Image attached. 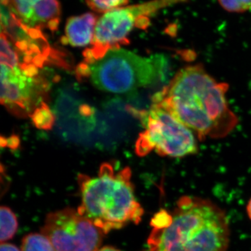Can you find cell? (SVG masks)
Here are the masks:
<instances>
[{
  "instance_id": "obj_11",
  "label": "cell",
  "mask_w": 251,
  "mask_h": 251,
  "mask_svg": "<svg viewBox=\"0 0 251 251\" xmlns=\"http://www.w3.org/2000/svg\"><path fill=\"white\" fill-rule=\"evenodd\" d=\"M1 231L0 240L1 243L12 239L18 230V220L13 211L8 206H1Z\"/></svg>"
},
{
  "instance_id": "obj_15",
  "label": "cell",
  "mask_w": 251,
  "mask_h": 251,
  "mask_svg": "<svg viewBox=\"0 0 251 251\" xmlns=\"http://www.w3.org/2000/svg\"><path fill=\"white\" fill-rule=\"evenodd\" d=\"M85 1L92 11L103 14L126 6L129 0H85Z\"/></svg>"
},
{
  "instance_id": "obj_9",
  "label": "cell",
  "mask_w": 251,
  "mask_h": 251,
  "mask_svg": "<svg viewBox=\"0 0 251 251\" xmlns=\"http://www.w3.org/2000/svg\"><path fill=\"white\" fill-rule=\"evenodd\" d=\"M1 2L28 27L51 31L57 30L59 27V0H1Z\"/></svg>"
},
{
  "instance_id": "obj_3",
  "label": "cell",
  "mask_w": 251,
  "mask_h": 251,
  "mask_svg": "<svg viewBox=\"0 0 251 251\" xmlns=\"http://www.w3.org/2000/svg\"><path fill=\"white\" fill-rule=\"evenodd\" d=\"M130 179L129 168L115 172L108 163L101 165L95 177L79 175L82 198L77 209L79 214L105 234L112 229H121L130 222L139 224L144 209L135 199Z\"/></svg>"
},
{
  "instance_id": "obj_7",
  "label": "cell",
  "mask_w": 251,
  "mask_h": 251,
  "mask_svg": "<svg viewBox=\"0 0 251 251\" xmlns=\"http://www.w3.org/2000/svg\"><path fill=\"white\" fill-rule=\"evenodd\" d=\"M41 230L55 251H97L105 234L72 208L49 213Z\"/></svg>"
},
{
  "instance_id": "obj_21",
  "label": "cell",
  "mask_w": 251,
  "mask_h": 251,
  "mask_svg": "<svg viewBox=\"0 0 251 251\" xmlns=\"http://www.w3.org/2000/svg\"><path fill=\"white\" fill-rule=\"evenodd\" d=\"M247 215L249 216V219L251 221V198L249 200V202H248L247 206Z\"/></svg>"
},
{
  "instance_id": "obj_14",
  "label": "cell",
  "mask_w": 251,
  "mask_h": 251,
  "mask_svg": "<svg viewBox=\"0 0 251 251\" xmlns=\"http://www.w3.org/2000/svg\"><path fill=\"white\" fill-rule=\"evenodd\" d=\"M30 117L36 128L40 129H50L54 123L53 114L45 102H43L31 114Z\"/></svg>"
},
{
  "instance_id": "obj_5",
  "label": "cell",
  "mask_w": 251,
  "mask_h": 251,
  "mask_svg": "<svg viewBox=\"0 0 251 251\" xmlns=\"http://www.w3.org/2000/svg\"><path fill=\"white\" fill-rule=\"evenodd\" d=\"M139 117L145 130L140 133L135 145V152L140 156L155 150L161 156L181 158L198 151L194 133L180 122L161 103H152L150 110L129 108Z\"/></svg>"
},
{
  "instance_id": "obj_12",
  "label": "cell",
  "mask_w": 251,
  "mask_h": 251,
  "mask_svg": "<svg viewBox=\"0 0 251 251\" xmlns=\"http://www.w3.org/2000/svg\"><path fill=\"white\" fill-rule=\"evenodd\" d=\"M21 251H55L49 238L41 233H31L22 240Z\"/></svg>"
},
{
  "instance_id": "obj_8",
  "label": "cell",
  "mask_w": 251,
  "mask_h": 251,
  "mask_svg": "<svg viewBox=\"0 0 251 251\" xmlns=\"http://www.w3.org/2000/svg\"><path fill=\"white\" fill-rule=\"evenodd\" d=\"M49 90L44 77L30 76L19 66L9 68L1 64V103L16 116H31L44 102Z\"/></svg>"
},
{
  "instance_id": "obj_13",
  "label": "cell",
  "mask_w": 251,
  "mask_h": 251,
  "mask_svg": "<svg viewBox=\"0 0 251 251\" xmlns=\"http://www.w3.org/2000/svg\"><path fill=\"white\" fill-rule=\"evenodd\" d=\"M19 55L14 44L7 35L1 31V64L14 68L19 65Z\"/></svg>"
},
{
  "instance_id": "obj_1",
  "label": "cell",
  "mask_w": 251,
  "mask_h": 251,
  "mask_svg": "<svg viewBox=\"0 0 251 251\" xmlns=\"http://www.w3.org/2000/svg\"><path fill=\"white\" fill-rule=\"evenodd\" d=\"M228 85L216 81L201 64L183 68L152 97L196 133L198 140L222 138L233 130L238 119L229 108Z\"/></svg>"
},
{
  "instance_id": "obj_18",
  "label": "cell",
  "mask_w": 251,
  "mask_h": 251,
  "mask_svg": "<svg viewBox=\"0 0 251 251\" xmlns=\"http://www.w3.org/2000/svg\"><path fill=\"white\" fill-rule=\"evenodd\" d=\"M20 140L16 135H12L9 138H4L1 137V145L2 147H8L12 150H16L19 146Z\"/></svg>"
},
{
  "instance_id": "obj_20",
  "label": "cell",
  "mask_w": 251,
  "mask_h": 251,
  "mask_svg": "<svg viewBox=\"0 0 251 251\" xmlns=\"http://www.w3.org/2000/svg\"><path fill=\"white\" fill-rule=\"evenodd\" d=\"M97 251H120L118 250V249H116V248L109 247V246H107V247H104L100 248Z\"/></svg>"
},
{
  "instance_id": "obj_4",
  "label": "cell",
  "mask_w": 251,
  "mask_h": 251,
  "mask_svg": "<svg viewBox=\"0 0 251 251\" xmlns=\"http://www.w3.org/2000/svg\"><path fill=\"white\" fill-rule=\"evenodd\" d=\"M168 63L163 56L145 58L120 49L108 51L92 64L90 76L97 88L115 94H130L151 87L166 78Z\"/></svg>"
},
{
  "instance_id": "obj_2",
  "label": "cell",
  "mask_w": 251,
  "mask_h": 251,
  "mask_svg": "<svg viewBox=\"0 0 251 251\" xmlns=\"http://www.w3.org/2000/svg\"><path fill=\"white\" fill-rule=\"evenodd\" d=\"M164 229H153L148 239L150 251H227L230 239L225 211L207 199L184 196L172 212Z\"/></svg>"
},
{
  "instance_id": "obj_10",
  "label": "cell",
  "mask_w": 251,
  "mask_h": 251,
  "mask_svg": "<svg viewBox=\"0 0 251 251\" xmlns=\"http://www.w3.org/2000/svg\"><path fill=\"white\" fill-rule=\"evenodd\" d=\"M97 20L92 13L69 18L65 26V35L62 39L63 44L82 47L92 43Z\"/></svg>"
},
{
  "instance_id": "obj_17",
  "label": "cell",
  "mask_w": 251,
  "mask_h": 251,
  "mask_svg": "<svg viewBox=\"0 0 251 251\" xmlns=\"http://www.w3.org/2000/svg\"><path fill=\"white\" fill-rule=\"evenodd\" d=\"M172 221H173L172 213L168 212L165 209H161L153 216L150 225L153 229H164L171 225Z\"/></svg>"
},
{
  "instance_id": "obj_6",
  "label": "cell",
  "mask_w": 251,
  "mask_h": 251,
  "mask_svg": "<svg viewBox=\"0 0 251 251\" xmlns=\"http://www.w3.org/2000/svg\"><path fill=\"white\" fill-rule=\"evenodd\" d=\"M187 0H151L126 6L101 15L97 20L92 47L84 52V61L92 65L103 59L108 51L129 43L127 36L134 27L146 29L150 17L157 11Z\"/></svg>"
},
{
  "instance_id": "obj_16",
  "label": "cell",
  "mask_w": 251,
  "mask_h": 251,
  "mask_svg": "<svg viewBox=\"0 0 251 251\" xmlns=\"http://www.w3.org/2000/svg\"><path fill=\"white\" fill-rule=\"evenodd\" d=\"M226 11L232 13H244L251 10V0H218Z\"/></svg>"
},
{
  "instance_id": "obj_19",
  "label": "cell",
  "mask_w": 251,
  "mask_h": 251,
  "mask_svg": "<svg viewBox=\"0 0 251 251\" xmlns=\"http://www.w3.org/2000/svg\"><path fill=\"white\" fill-rule=\"evenodd\" d=\"M0 251H21L18 247L14 244L9 243L2 242L0 247Z\"/></svg>"
}]
</instances>
